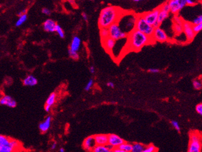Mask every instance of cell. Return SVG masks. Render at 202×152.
<instances>
[{
    "label": "cell",
    "instance_id": "10",
    "mask_svg": "<svg viewBox=\"0 0 202 152\" xmlns=\"http://www.w3.org/2000/svg\"><path fill=\"white\" fill-rule=\"evenodd\" d=\"M182 26H183V32L185 35L187 39V40L189 42L192 41L196 35L193 31V29H192L193 25L192 24L191 22L184 21Z\"/></svg>",
    "mask_w": 202,
    "mask_h": 152
},
{
    "label": "cell",
    "instance_id": "32",
    "mask_svg": "<svg viewBox=\"0 0 202 152\" xmlns=\"http://www.w3.org/2000/svg\"><path fill=\"white\" fill-rule=\"evenodd\" d=\"M159 8L160 10H161V11H163L167 12V13L170 12V8H169L168 1H166V2L164 3L163 4H161L160 6H159Z\"/></svg>",
    "mask_w": 202,
    "mask_h": 152
},
{
    "label": "cell",
    "instance_id": "6",
    "mask_svg": "<svg viewBox=\"0 0 202 152\" xmlns=\"http://www.w3.org/2000/svg\"><path fill=\"white\" fill-rule=\"evenodd\" d=\"M108 29L109 37L115 40V41H118L119 40L127 38V34L121 30L118 23H114L112 24Z\"/></svg>",
    "mask_w": 202,
    "mask_h": 152
},
{
    "label": "cell",
    "instance_id": "38",
    "mask_svg": "<svg viewBox=\"0 0 202 152\" xmlns=\"http://www.w3.org/2000/svg\"><path fill=\"white\" fill-rule=\"evenodd\" d=\"M171 124H172V126L174 127V129L177 130V131H178V132H180V126L178 123V121H172L171 122Z\"/></svg>",
    "mask_w": 202,
    "mask_h": 152
},
{
    "label": "cell",
    "instance_id": "20",
    "mask_svg": "<svg viewBox=\"0 0 202 152\" xmlns=\"http://www.w3.org/2000/svg\"><path fill=\"white\" fill-rule=\"evenodd\" d=\"M145 145L141 143H134L132 144V148L131 152H143Z\"/></svg>",
    "mask_w": 202,
    "mask_h": 152
},
{
    "label": "cell",
    "instance_id": "27",
    "mask_svg": "<svg viewBox=\"0 0 202 152\" xmlns=\"http://www.w3.org/2000/svg\"><path fill=\"white\" fill-rule=\"evenodd\" d=\"M27 16L26 14L22 15V16H19V19H17V21L16 23V25L17 27L21 26V25H22L25 22L27 21Z\"/></svg>",
    "mask_w": 202,
    "mask_h": 152
},
{
    "label": "cell",
    "instance_id": "16",
    "mask_svg": "<svg viewBox=\"0 0 202 152\" xmlns=\"http://www.w3.org/2000/svg\"><path fill=\"white\" fill-rule=\"evenodd\" d=\"M93 137L96 145L106 146L108 144V137L107 134H97Z\"/></svg>",
    "mask_w": 202,
    "mask_h": 152
},
{
    "label": "cell",
    "instance_id": "19",
    "mask_svg": "<svg viewBox=\"0 0 202 152\" xmlns=\"http://www.w3.org/2000/svg\"><path fill=\"white\" fill-rule=\"evenodd\" d=\"M38 80L37 78L32 75H29L25 78L23 80V84L24 85L28 87H33L37 84Z\"/></svg>",
    "mask_w": 202,
    "mask_h": 152
},
{
    "label": "cell",
    "instance_id": "36",
    "mask_svg": "<svg viewBox=\"0 0 202 152\" xmlns=\"http://www.w3.org/2000/svg\"><path fill=\"white\" fill-rule=\"evenodd\" d=\"M193 31L196 34L199 32H200L202 30V24H198V25H193L192 26Z\"/></svg>",
    "mask_w": 202,
    "mask_h": 152
},
{
    "label": "cell",
    "instance_id": "33",
    "mask_svg": "<svg viewBox=\"0 0 202 152\" xmlns=\"http://www.w3.org/2000/svg\"><path fill=\"white\" fill-rule=\"evenodd\" d=\"M55 32H56L58 34V35L61 38H64V36H65L64 32L60 25L57 24V26L56 27V30H55Z\"/></svg>",
    "mask_w": 202,
    "mask_h": 152
},
{
    "label": "cell",
    "instance_id": "48",
    "mask_svg": "<svg viewBox=\"0 0 202 152\" xmlns=\"http://www.w3.org/2000/svg\"><path fill=\"white\" fill-rule=\"evenodd\" d=\"M26 14V9H24V10H22V11H21V12H19L18 13V15H19V16H22V15Z\"/></svg>",
    "mask_w": 202,
    "mask_h": 152
},
{
    "label": "cell",
    "instance_id": "52",
    "mask_svg": "<svg viewBox=\"0 0 202 152\" xmlns=\"http://www.w3.org/2000/svg\"><path fill=\"white\" fill-rule=\"evenodd\" d=\"M59 152H65V150L63 148H61L59 149Z\"/></svg>",
    "mask_w": 202,
    "mask_h": 152
},
{
    "label": "cell",
    "instance_id": "53",
    "mask_svg": "<svg viewBox=\"0 0 202 152\" xmlns=\"http://www.w3.org/2000/svg\"><path fill=\"white\" fill-rule=\"evenodd\" d=\"M133 1L134 2H136V3H138V2H140V0H134Z\"/></svg>",
    "mask_w": 202,
    "mask_h": 152
},
{
    "label": "cell",
    "instance_id": "42",
    "mask_svg": "<svg viewBox=\"0 0 202 152\" xmlns=\"http://www.w3.org/2000/svg\"><path fill=\"white\" fill-rule=\"evenodd\" d=\"M196 3L194 2V1H192V0H186V5H188L190 6H195Z\"/></svg>",
    "mask_w": 202,
    "mask_h": 152
},
{
    "label": "cell",
    "instance_id": "18",
    "mask_svg": "<svg viewBox=\"0 0 202 152\" xmlns=\"http://www.w3.org/2000/svg\"><path fill=\"white\" fill-rule=\"evenodd\" d=\"M81 45V40L77 36H74L70 43L69 50L74 51L75 52H78Z\"/></svg>",
    "mask_w": 202,
    "mask_h": 152
},
{
    "label": "cell",
    "instance_id": "45",
    "mask_svg": "<svg viewBox=\"0 0 202 152\" xmlns=\"http://www.w3.org/2000/svg\"><path fill=\"white\" fill-rule=\"evenodd\" d=\"M106 146H107V148L108 149V150H109V151H113V150H114V148L113 147V146H112V145H109V144H107V145H106Z\"/></svg>",
    "mask_w": 202,
    "mask_h": 152
},
{
    "label": "cell",
    "instance_id": "1",
    "mask_svg": "<svg viewBox=\"0 0 202 152\" xmlns=\"http://www.w3.org/2000/svg\"><path fill=\"white\" fill-rule=\"evenodd\" d=\"M125 12L121 8L113 6H108L102 9L98 19L100 28L108 29L112 24L118 23Z\"/></svg>",
    "mask_w": 202,
    "mask_h": 152
},
{
    "label": "cell",
    "instance_id": "37",
    "mask_svg": "<svg viewBox=\"0 0 202 152\" xmlns=\"http://www.w3.org/2000/svg\"><path fill=\"white\" fill-rule=\"evenodd\" d=\"M202 24V16L201 15H200L197 17H196L195 19H194V21L192 22V25H198V24Z\"/></svg>",
    "mask_w": 202,
    "mask_h": 152
},
{
    "label": "cell",
    "instance_id": "2",
    "mask_svg": "<svg viewBox=\"0 0 202 152\" xmlns=\"http://www.w3.org/2000/svg\"><path fill=\"white\" fill-rule=\"evenodd\" d=\"M154 41L151 37L146 36V35L134 29L127 35L126 46L130 51L139 52L145 45L151 44Z\"/></svg>",
    "mask_w": 202,
    "mask_h": 152
},
{
    "label": "cell",
    "instance_id": "49",
    "mask_svg": "<svg viewBox=\"0 0 202 152\" xmlns=\"http://www.w3.org/2000/svg\"><path fill=\"white\" fill-rule=\"evenodd\" d=\"M89 70H90V73H92V74H93L95 72V69L93 66H90L89 68Z\"/></svg>",
    "mask_w": 202,
    "mask_h": 152
},
{
    "label": "cell",
    "instance_id": "47",
    "mask_svg": "<svg viewBox=\"0 0 202 152\" xmlns=\"http://www.w3.org/2000/svg\"><path fill=\"white\" fill-rule=\"evenodd\" d=\"M107 86L110 88H114V84L112 82H108L107 83Z\"/></svg>",
    "mask_w": 202,
    "mask_h": 152
},
{
    "label": "cell",
    "instance_id": "7",
    "mask_svg": "<svg viewBox=\"0 0 202 152\" xmlns=\"http://www.w3.org/2000/svg\"><path fill=\"white\" fill-rule=\"evenodd\" d=\"M159 13H160V8L158 7L153 10V11L142 13L141 14V15H142L143 18L145 20V21L146 22L153 26V25L158 21Z\"/></svg>",
    "mask_w": 202,
    "mask_h": 152
},
{
    "label": "cell",
    "instance_id": "26",
    "mask_svg": "<svg viewBox=\"0 0 202 152\" xmlns=\"http://www.w3.org/2000/svg\"><path fill=\"white\" fill-rule=\"evenodd\" d=\"M100 36H101V38H102V40H104L109 38V35L108 29H106V28L100 29Z\"/></svg>",
    "mask_w": 202,
    "mask_h": 152
},
{
    "label": "cell",
    "instance_id": "41",
    "mask_svg": "<svg viewBox=\"0 0 202 152\" xmlns=\"http://www.w3.org/2000/svg\"><path fill=\"white\" fill-rule=\"evenodd\" d=\"M42 13L45 15H47V16H49V15L51 14V11L47 8H44L42 9Z\"/></svg>",
    "mask_w": 202,
    "mask_h": 152
},
{
    "label": "cell",
    "instance_id": "50",
    "mask_svg": "<svg viewBox=\"0 0 202 152\" xmlns=\"http://www.w3.org/2000/svg\"><path fill=\"white\" fill-rule=\"evenodd\" d=\"M56 146H57V144L56 142H53L51 145V149L54 150L56 148Z\"/></svg>",
    "mask_w": 202,
    "mask_h": 152
},
{
    "label": "cell",
    "instance_id": "43",
    "mask_svg": "<svg viewBox=\"0 0 202 152\" xmlns=\"http://www.w3.org/2000/svg\"><path fill=\"white\" fill-rule=\"evenodd\" d=\"M148 71L149 73H159L160 70L158 69H155V68H150L148 69Z\"/></svg>",
    "mask_w": 202,
    "mask_h": 152
},
{
    "label": "cell",
    "instance_id": "44",
    "mask_svg": "<svg viewBox=\"0 0 202 152\" xmlns=\"http://www.w3.org/2000/svg\"><path fill=\"white\" fill-rule=\"evenodd\" d=\"M82 16L83 19H84L85 21H86V22L88 21V16H87V14L86 13H82Z\"/></svg>",
    "mask_w": 202,
    "mask_h": 152
},
{
    "label": "cell",
    "instance_id": "15",
    "mask_svg": "<svg viewBox=\"0 0 202 152\" xmlns=\"http://www.w3.org/2000/svg\"><path fill=\"white\" fill-rule=\"evenodd\" d=\"M95 145L96 144L93 136L88 137L84 140L83 142V147L87 151H92Z\"/></svg>",
    "mask_w": 202,
    "mask_h": 152
},
{
    "label": "cell",
    "instance_id": "54",
    "mask_svg": "<svg viewBox=\"0 0 202 152\" xmlns=\"http://www.w3.org/2000/svg\"><path fill=\"white\" fill-rule=\"evenodd\" d=\"M109 152H114V151H113H113H109Z\"/></svg>",
    "mask_w": 202,
    "mask_h": 152
},
{
    "label": "cell",
    "instance_id": "46",
    "mask_svg": "<svg viewBox=\"0 0 202 152\" xmlns=\"http://www.w3.org/2000/svg\"><path fill=\"white\" fill-rule=\"evenodd\" d=\"M51 108H52L51 106H49V105H45V111H47V112H49V111L51 110Z\"/></svg>",
    "mask_w": 202,
    "mask_h": 152
},
{
    "label": "cell",
    "instance_id": "14",
    "mask_svg": "<svg viewBox=\"0 0 202 152\" xmlns=\"http://www.w3.org/2000/svg\"><path fill=\"white\" fill-rule=\"evenodd\" d=\"M102 43L103 47L107 52H112L116 45V41L109 37L106 40H102Z\"/></svg>",
    "mask_w": 202,
    "mask_h": 152
},
{
    "label": "cell",
    "instance_id": "12",
    "mask_svg": "<svg viewBox=\"0 0 202 152\" xmlns=\"http://www.w3.org/2000/svg\"><path fill=\"white\" fill-rule=\"evenodd\" d=\"M0 105H5L9 108H14L16 106L17 103L11 96L4 95L0 98Z\"/></svg>",
    "mask_w": 202,
    "mask_h": 152
},
{
    "label": "cell",
    "instance_id": "8",
    "mask_svg": "<svg viewBox=\"0 0 202 152\" xmlns=\"http://www.w3.org/2000/svg\"><path fill=\"white\" fill-rule=\"evenodd\" d=\"M168 3L170 12L176 15L186 6V0H171Z\"/></svg>",
    "mask_w": 202,
    "mask_h": 152
},
{
    "label": "cell",
    "instance_id": "22",
    "mask_svg": "<svg viewBox=\"0 0 202 152\" xmlns=\"http://www.w3.org/2000/svg\"><path fill=\"white\" fill-rule=\"evenodd\" d=\"M11 140L8 137L0 134V145L11 146Z\"/></svg>",
    "mask_w": 202,
    "mask_h": 152
},
{
    "label": "cell",
    "instance_id": "17",
    "mask_svg": "<svg viewBox=\"0 0 202 152\" xmlns=\"http://www.w3.org/2000/svg\"><path fill=\"white\" fill-rule=\"evenodd\" d=\"M51 123H52V117L49 116H47L43 122L40 123L38 126L40 130L43 133L46 132H47L49 130L50 126H51Z\"/></svg>",
    "mask_w": 202,
    "mask_h": 152
},
{
    "label": "cell",
    "instance_id": "3",
    "mask_svg": "<svg viewBox=\"0 0 202 152\" xmlns=\"http://www.w3.org/2000/svg\"><path fill=\"white\" fill-rule=\"evenodd\" d=\"M137 19V14H128L125 12L118 22V24L121 30L128 35L135 29Z\"/></svg>",
    "mask_w": 202,
    "mask_h": 152
},
{
    "label": "cell",
    "instance_id": "29",
    "mask_svg": "<svg viewBox=\"0 0 202 152\" xmlns=\"http://www.w3.org/2000/svg\"><path fill=\"white\" fill-rule=\"evenodd\" d=\"M158 149L154 146L153 144H150L147 146H145L143 152H157Z\"/></svg>",
    "mask_w": 202,
    "mask_h": 152
},
{
    "label": "cell",
    "instance_id": "21",
    "mask_svg": "<svg viewBox=\"0 0 202 152\" xmlns=\"http://www.w3.org/2000/svg\"><path fill=\"white\" fill-rule=\"evenodd\" d=\"M169 13H167L163 11H161V10L160 9V13L158 14V22L161 25V23H162L164 20L168 18V17L169 16Z\"/></svg>",
    "mask_w": 202,
    "mask_h": 152
},
{
    "label": "cell",
    "instance_id": "39",
    "mask_svg": "<svg viewBox=\"0 0 202 152\" xmlns=\"http://www.w3.org/2000/svg\"><path fill=\"white\" fill-rule=\"evenodd\" d=\"M93 85V79H90L89 81L88 82V83L87 84L86 86H85V90L86 91H89L91 88L92 87V86Z\"/></svg>",
    "mask_w": 202,
    "mask_h": 152
},
{
    "label": "cell",
    "instance_id": "25",
    "mask_svg": "<svg viewBox=\"0 0 202 152\" xmlns=\"http://www.w3.org/2000/svg\"><path fill=\"white\" fill-rule=\"evenodd\" d=\"M106 146L103 145H95L91 152H109Z\"/></svg>",
    "mask_w": 202,
    "mask_h": 152
},
{
    "label": "cell",
    "instance_id": "51",
    "mask_svg": "<svg viewBox=\"0 0 202 152\" xmlns=\"http://www.w3.org/2000/svg\"><path fill=\"white\" fill-rule=\"evenodd\" d=\"M113 151H114V152H127V151H123V150H121L119 149L118 148H116V149H114Z\"/></svg>",
    "mask_w": 202,
    "mask_h": 152
},
{
    "label": "cell",
    "instance_id": "35",
    "mask_svg": "<svg viewBox=\"0 0 202 152\" xmlns=\"http://www.w3.org/2000/svg\"><path fill=\"white\" fill-rule=\"evenodd\" d=\"M173 21H174V24H179V25H182L184 21H183V19H182L180 17L177 16V15H175L174 18H173Z\"/></svg>",
    "mask_w": 202,
    "mask_h": 152
},
{
    "label": "cell",
    "instance_id": "24",
    "mask_svg": "<svg viewBox=\"0 0 202 152\" xmlns=\"http://www.w3.org/2000/svg\"><path fill=\"white\" fill-rule=\"evenodd\" d=\"M56 95L55 93H52L50 94L47 100L46 105L51 106L53 105L55 103V101H56Z\"/></svg>",
    "mask_w": 202,
    "mask_h": 152
},
{
    "label": "cell",
    "instance_id": "31",
    "mask_svg": "<svg viewBox=\"0 0 202 152\" xmlns=\"http://www.w3.org/2000/svg\"><path fill=\"white\" fill-rule=\"evenodd\" d=\"M15 150L11 146L0 145V152H14Z\"/></svg>",
    "mask_w": 202,
    "mask_h": 152
},
{
    "label": "cell",
    "instance_id": "34",
    "mask_svg": "<svg viewBox=\"0 0 202 152\" xmlns=\"http://www.w3.org/2000/svg\"><path fill=\"white\" fill-rule=\"evenodd\" d=\"M68 53H69V56L71 58H72L73 59L77 60L79 58V55L78 52H74V51H72V50H70L69 49Z\"/></svg>",
    "mask_w": 202,
    "mask_h": 152
},
{
    "label": "cell",
    "instance_id": "30",
    "mask_svg": "<svg viewBox=\"0 0 202 152\" xmlns=\"http://www.w3.org/2000/svg\"><path fill=\"white\" fill-rule=\"evenodd\" d=\"M193 86L195 89L200 90L202 88V82L200 79H194L193 80Z\"/></svg>",
    "mask_w": 202,
    "mask_h": 152
},
{
    "label": "cell",
    "instance_id": "5",
    "mask_svg": "<svg viewBox=\"0 0 202 152\" xmlns=\"http://www.w3.org/2000/svg\"><path fill=\"white\" fill-rule=\"evenodd\" d=\"M135 30L142 32L149 37H152L154 32V27L145 21L141 14H137V19L136 21Z\"/></svg>",
    "mask_w": 202,
    "mask_h": 152
},
{
    "label": "cell",
    "instance_id": "9",
    "mask_svg": "<svg viewBox=\"0 0 202 152\" xmlns=\"http://www.w3.org/2000/svg\"><path fill=\"white\" fill-rule=\"evenodd\" d=\"M151 38L153 39L154 42H159L161 43L167 42L168 40L167 34L164 32V30L160 27L155 29Z\"/></svg>",
    "mask_w": 202,
    "mask_h": 152
},
{
    "label": "cell",
    "instance_id": "4",
    "mask_svg": "<svg viewBox=\"0 0 202 152\" xmlns=\"http://www.w3.org/2000/svg\"><path fill=\"white\" fill-rule=\"evenodd\" d=\"M187 152H201V135L198 131H192L189 135Z\"/></svg>",
    "mask_w": 202,
    "mask_h": 152
},
{
    "label": "cell",
    "instance_id": "13",
    "mask_svg": "<svg viewBox=\"0 0 202 152\" xmlns=\"http://www.w3.org/2000/svg\"><path fill=\"white\" fill-rule=\"evenodd\" d=\"M43 29L48 32H54L56 30L57 24L53 20L49 19L45 21L43 23Z\"/></svg>",
    "mask_w": 202,
    "mask_h": 152
},
{
    "label": "cell",
    "instance_id": "40",
    "mask_svg": "<svg viewBox=\"0 0 202 152\" xmlns=\"http://www.w3.org/2000/svg\"><path fill=\"white\" fill-rule=\"evenodd\" d=\"M195 109L200 115H202V103H199L196 106Z\"/></svg>",
    "mask_w": 202,
    "mask_h": 152
},
{
    "label": "cell",
    "instance_id": "23",
    "mask_svg": "<svg viewBox=\"0 0 202 152\" xmlns=\"http://www.w3.org/2000/svg\"><path fill=\"white\" fill-rule=\"evenodd\" d=\"M132 144L126 142H124L123 144H121L118 147L119 149L127 152H131V151H132Z\"/></svg>",
    "mask_w": 202,
    "mask_h": 152
},
{
    "label": "cell",
    "instance_id": "11",
    "mask_svg": "<svg viewBox=\"0 0 202 152\" xmlns=\"http://www.w3.org/2000/svg\"><path fill=\"white\" fill-rule=\"evenodd\" d=\"M108 144L112 145L114 149L118 148L119 146L124 142V140L119 135L111 134L108 135Z\"/></svg>",
    "mask_w": 202,
    "mask_h": 152
},
{
    "label": "cell",
    "instance_id": "28",
    "mask_svg": "<svg viewBox=\"0 0 202 152\" xmlns=\"http://www.w3.org/2000/svg\"><path fill=\"white\" fill-rule=\"evenodd\" d=\"M173 30L176 33V35H179L183 32V26L182 25H179L174 24L173 25Z\"/></svg>",
    "mask_w": 202,
    "mask_h": 152
}]
</instances>
